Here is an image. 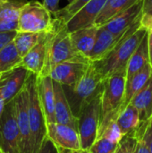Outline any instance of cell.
Masks as SVG:
<instances>
[{"mask_svg": "<svg viewBox=\"0 0 152 153\" xmlns=\"http://www.w3.org/2000/svg\"><path fill=\"white\" fill-rule=\"evenodd\" d=\"M91 0H73L71 3H68L64 8L58 9L53 15L56 18L61 19L63 22H67L77 12H79L84 5H86Z\"/></svg>", "mask_w": 152, "mask_h": 153, "instance_id": "cell-28", "label": "cell"}, {"mask_svg": "<svg viewBox=\"0 0 152 153\" xmlns=\"http://www.w3.org/2000/svg\"><path fill=\"white\" fill-rule=\"evenodd\" d=\"M37 78V74L30 73L25 85L28 92V108L33 153L39 152L47 134V120L39 97Z\"/></svg>", "mask_w": 152, "mask_h": 153, "instance_id": "cell-5", "label": "cell"}, {"mask_svg": "<svg viewBox=\"0 0 152 153\" xmlns=\"http://www.w3.org/2000/svg\"><path fill=\"white\" fill-rule=\"evenodd\" d=\"M67 1H68V3H71V2H72V1H73V0H67Z\"/></svg>", "mask_w": 152, "mask_h": 153, "instance_id": "cell-42", "label": "cell"}, {"mask_svg": "<svg viewBox=\"0 0 152 153\" xmlns=\"http://www.w3.org/2000/svg\"><path fill=\"white\" fill-rule=\"evenodd\" d=\"M0 153H4V152H3V151L1 150V148H0Z\"/></svg>", "mask_w": 152, "mask_h": 153, "instance_id": "cell-43", "label": "cell"}, {"mask_svg": "<svg viewBox=\"0 0 152 153\" xmlns=\"http://www.w3.org/2000/svg\"><path fill=\"white\" fill-rule=\"evenodd\" d=\"M98 30L99 27L93 24L70 33L71 40L75 51L88 60L95 44Z\"/></svg>", "mask_w": 152, "mask_h": 153, "instance_id": "cell-18", "label": "cell"}, {"mask_svg": "<svg viewBox=\"0 0 152 153\" xmlns=\"http://www.w3.org/2000/svg\"><path fill=\"white\" fill-rule=\"evenodd\" d=\"M37 83L39 97L47 120V125L56 123L55 115V91L53 80L49 75L38 76Z\"/></svg>", "mask_w": 152, "mask_h": 153, "instance_id": "cell-17", "label": "cell"}, {"mask_svg": "<svg viewBox=\"0 0 152 153\" xmlns=\"http://www.w3.org/2000/svg\"><path fill=\"white\" fill-rule=\"evenodd\" d=\"M138 138L135 132L123 136L114 153H135Z\"/></svg>", "mask_w": 152, "mask_h": 153, "instance_id": "cell-29", "label": "cell"}, {"mask_svg": "<svg viewBox=\"0 0 152 153\" xmlns=\"http://www.w3.org/2000/svg\"><path fill=\"white\" fill-rule=\"evenodd\" d=\"M127 30L128 29L119 35H115L106 30L104 27H99L94 47L89 56L90 62L94 63L103 59L122 40Z\"/></svg>", "mask_w": 152, "mask_h": 153, "instance_id": "cell-14", "label": "cell"}, {"mask_svg": "<svg viewBox=\"0 0 152 153\" xmlns=\"http://www.w3.org/2000/svg\"><path fill=\"white\" fill-rule=\"evenodd\" d=\"M38 153H58L56 148L55 147L54 143H52V141L47 137L44 139L42 144H41V147Z\"/></svg>", "mask_w": 152, "mask_h": 153, "instance_id": "cell-34", "label": "cell"}, {"mask_svg": "<svg viewBox=\"0 0 152 153\" xmlns=\"http://www.w3.org/2000/svg\"><path fill=\"white\" fill-rule=\"evenodd\" d=\"M90 63L66 61L56 65L50 71L49 76L53 81L63 86L75 85L87 70Z\"/></svg>", "mask_w": 152, "mask_h": 153, "instance_id": "cell-12", "label": "cell"}, {"mask_svg": "<svg viewBox=\"0 0 152 153\" xmlns=\"http://www.w3.org/2000/svg\"><path fill=\"white\" fill-rule=\"evenodd\" d=\"M141 28L147 30V32L152 31V14H142L141 19Z\"/></svg>", "mask_w": 152, "mask_h": 153, "instance_id": "cell-35", "label": "cell"}, {"mask_svg": "<svg viewBox=\"0 0 152 153\" xmlns=\"http://www.w3.org/2000/svg\"><path fill=\"white\" fill-rule=\"evenodd\" d=\"M53 82L55 91L56 122L60 125L69 126L78 131V119L72 111L63 85L55 81H53Z\"/></svg>", "mask_w": 152, "mask_h": 153, "instance_id": "cell-16", "label": "cell"}, {"mask_svg": "<svg viewBox=\"0 0 152 153\" xmlns=\"http://www.w3.org/2000/svg\"><path fill=\"white\" fill-rule=\"evenodd\" d=\"M130 104L140 112L141 121H146L152 117V76L146 85L133 98Z\"/></svg>", "mask_w": 152, "mask_h": 153, "instance_id": "cell-22", "label": "cell"}, {"mask_svg": "<svg viewBox=\"0 0 152 153\" xmlns=\"http://www.w3.org/2000/svg\"><path fill=\"white\" fill-rule=\"evenodd\" d=\"M142 0L139 1L127 10L114 16L102 25L106 30L115 35H119L129 29L142 15Z\"/></svg>", "mask_w": 152, "mask_h": 153, "instance_id": "cell-15", "label": "cell"}, {"mask_svg": "<svg viewBox=\"0 0 152 153\" xmlns=\"http://www.w3.org/2000/svg\"><path fill=\"white\" fill-rule=\"evenodd\" d=\"M123 136L124 135L121 132V129H120L116 120H113L103 130V132L99 134V136L98 138L104 137V138H107L109 141L118 144L119 142L121 141V139L123 138Z\"/></svg>", "mask_w": 152, "mask_h": 153, "instance_id": "cell-31", "label": "cell"}, {"mask_svg": "<svg viewBox=\"0 0 152 153\" xmlns=\"http://www.w3.org/2000/svg\"><path fill=\"white\" fill-rule=\"evenodd\" d=\"M66 61L91 63L75 51L65 22L59 18L55 17L53 28L47 35L46 65L41 75L39 76L48 75L51 69L56 65Z\"/></svg>", "mask_w": 152, "mask_h": 153, "instance_id": "cell-2", "label": "cell"}, {"mask_svg": "<svg viewBox=\"0 0 152 153\" xmlns=\"http://www.w3.org/2000/svg\"><path fill=\"white\" fill-rule=\"evenodd\" d=\"M28 0H0V22H18L21 11Z\"/></svg>", "mask_w": 152, "mask_h": 153, "instance_id": "cell-26", "label": "cell"}, {"mask_svg": "<svg viewBox=\"0 0 152 153\" xmlns=\"http://www.w3.org/2000/svg\"><path fill=\"white\" fill-rule=\"evenodd\" d=\"M116 122L121 129L123 135L134 133L142 123L140 112L134 106L129 104L119 113Z\"/></svg>", "mask_w": 152, "mask_h": 153, "instance_id": "cell-24", "label": "cell"}, {"mask_svg": "<svg viewBox=\"0 0 152 153\" xmlns=\"http://www.w3.org/2000/svg\"><path fill=\"white\" fill-rule=\"evenodd\" d=\"M75 153H90V150H82V149H81V150L77 151Z\"/></svg>", "mask_w": 152, "mask_h": 153, "instance_id": "cell-41", "label": "cell"}, {"mask_svg": "<svg viewBox=\"0 0 152 153\" xmlns=\"http://www.w3.org/2000/svg\"><path fill=\"white\" fill-rule=\"evenodd\" d=\"M13 103L15 108L16 121L20 134V152L33 153L28 108V92L26 86H24V88L13 99Z\"/></svg>", "mask_w": 152, "mask_h": 153, "instance_id": "cell-9", "label": "cell"}, {"mask_svg": "<svg viewBox=\"0 0 152 153\" xmlns=\"http://www.w3.org/2000/svg\"><path fill=\"white\" fill-rule=\"evenodd\" d=\"M148 46H149V55H150V64L152 66V31L148 32Z\"/></svg>", "mask_w": 152, "mask_h": 153, "instance_id": "cell-39", "label": "cell"}, {"mask_svg": "<svg viewBox=\"0 0 152 153\" xmlns=\"http://www.w3.org/2000/svg\"><path fill=\"white\" fill-rule=\"evenodd\" d=\"M19 128L13 100L7 103L0 119V148L4 153H21Z\"/></svg>", "mask_w": 152, "mask_h": 153, "instance_id": "cell-8", "label": "cell"}, {"mask_svg": "<svg viewBox=\"0 0 152 153\" xmlns=\"http://www.w3.org/2000/svg\"><path fill=\"white\" fill-rule=\"evenodd\" d=\"M141 19L142 17L128 29L125 37L111 52L103 59L93 63L104 80L118 70L127 67L133 52L148 33L141 28Z\"/></svg>", "mask_w": 152, "mask_h": 153, "instance_id": "cell-1", "label": "cell"}, {"mask_svg": "<svg viewBox=\"0 0 152 153\" xmlns=\"http://www.w3.org/2000/svg\"><path fill=\"white\" fill-rule=\"evenodd\" d=\"M53 13L39 1H28L18 19V32H48L54 25Z\"/></svg>", "mask_w": 152, "mask_h": 153, "instance_id": "cell-6", "label": "cell"}, {"mask_svg": "<svg viewBox=\"0 0 152 153\" xmlns=\"http://www.w3.org/2000/svg\"><path fill=\"white\" fill-rule=\"evenodd\" d=\"M59 2L60 0H43L42 3L52 13H54L59 9Z\"/></svg>", "mask_w": 152, "mask_h": 153, "instance_id": "cell-36", "label": "cell"}, {"mask_svg": "<svg viewBox=\"0 0 152 153\" xmlns=\"http://www.w3.org/2000/svg\"><path fill=\"white\" fill-rule=\"evenodd\" d=\"M47 137L52 141L58 153H75L81 150L80 136L74 128L57 123L47 124Z\"/></svg>", "mask_w": 152, "mask_h": 153, "instance_id": "cell-10", "label": "cell"}, {"mask_svg": "<svg viewBox=\"0 0 152 153\" xmlns=\"http://www.w3.org/2000/svg\"><path fill=\"white\" fill-rule=\"evenodd\" d=\"M126 79L125 67L118 70L104 80L99 136L111 121L117 119L125 93Z\"/></svg>", "mask_w": 152, "mask_h": 153, "instance_id": "cell-4", "label": "cell"}, {"mask_svg": "<svg viewBox=\"0 0 152 153\" xmlns=\"http://www.w3.org/2000/svg\"><path fill=\"white\" fill-rule=\"evenodd\" d=\"M151 76L152 66L149 63L141 71H139L137 74H135L130 80L126 81L125 93V97H124V100H123V104H122L120 112L124 108H125L126 106H128L130 104L133 98L146 85V83L149 82V80L151 78Z\"/></svg>", "mask_w": 152, "mask_h": 153, "instance_id": "cell-20", "label": "cell"}, {"mask_svg": "<svg viewBox=\"0 0 152 153\" xmlns=\"http://www.w3.org/2000/svg\"><path fill=\"white\" fill-rule=\"evenodd\" d=\"M136 136L141 138L148 146L152 153V117L141 123L139 128L135 131Z\"/></svg>", "mask_w": 152, "mask_h": 153, "instance_id": "cell-30", "label": "cell"}, {"mask_svg": "<svg viewBox=\"0 0 152 153\" xmlns=\"http://www.w3.org/2000/svg\"><path fill=\"white\" fill-rule=\"evenodd\" d=\"M73 115L78 117L82 109L103 91L104 79L93 63L73 86H63Z\"/></svg>", "mask_w": 152, "mask_h": 153, "instance_id": "cell-3", "label": "cell"}, {"mask_svg": "<svg viewBox=\"0 0 152 153\" xmlns=\"http://www.w3.org/2000/svg\"><path fill=\"white\" fill-rule=\"evenodd\" d=\"M141 0H108L94 25L100 27L114 16L127 10Z\"/></svg>", "mask_w": 152, "mask_h": 153, "instance_id": "cell-23", "label": "cell"}, {"mask_svg": "<svg viewBox=\"0 0 152 153\" xmlns=\"http://www.w3.org/2000/svg\"><path fill=\"white\" fill-rule=\"evenodd\" d=\"M18 31L11 32H0V50L3 49L5 46L13 41Z\"/></svg>", "mask_w": 152, "mask_h": 153, "instance_id": "cell-33", "label": "cell"}, {"mask_svg": "<svg viewBox=\"0 0 152 153\" xmlns=\"http://www.w3.org/2000/svg\"><path fill=\"white\" fill-rule=\"evenodd\" d=\"M138 138V137H137ZM135 153H151V151L149 150L148 146L146 145V143L141 139L138 138V143H137V146H136V150Z\"/></svg>", "mask_w": 152, "mask_h": 153, "instance_id": "cell-37", "label": "cell"}, {"mask_svg": "<svg viewBox=\"0 0 152 153\" xmlns=\"http://www.w3.org/2000/svg\"><path fill=\"white\" fill-rule=\"evenodd\" d=\"M0 77H1V74H0Z\"/></svg>", "mask_w": 152, "mask_h": 153, "instance_id": "cell-44", "label": "cell"}, {"mask_svg": "<svg viewBox=\"0 0 152 153\" xmlns=\"http://www.w3.org/2000/svg\"><path fill=\"white\" fill-rule=\"evenodd\" d=\"M117 147V143L109 141L107 138L99 137L90 149V153H114Z\"/></svg>", "mask_w": 152, "mask_h": 153, "instance_id": "cell-32", "label": "cell"}, {"mask_svg": "<svg viewBox=\"0 0 152 153\" xmlns=\"http://www.w3.org/2000/svg\"><path fill=\"white\" fill-rule=\"evenodd\" d=\"M108 0H91L77 12L67 22L66 29L69 33L77 30L93 25L103 10Z\"/></svg>", "mask_w": 152, "mask_h": 153, "instance_id": "cell-13", "label": "cell"}, {"mask_svg": "<svg viewBox=\"0 0 152 153\" xmlns=\"http://www.w3.org/2000/svg\"><path fill=\"white\" fill-rule=\"evenodd\" d=\"M30 72L22 65L1 74L0 96L9 103L24 88Z\"/></svg>", "mask_w": 152, "mask_h": 153, "instance_id": "cell-11", "label": "cell"}, {"mask_svg": "<svg viewBox=\"0 0 152 153\" xmlns=\"http://www.w3.org/2000/svg\"><path fill=\"white\" fill-rule=\"evenodd\" d=\"M101 100L102 92L88 103L77 117L78 133L82 150H90L98 139L101 119Z\"/></svg>", "mask_w": 152, "mask_h": 153, "instance_id": "cell-7", "label": "cell"}, {"mask_svg": "<svg viewBox=\"0 0 152 153\" xmlns=\"http://www.w3.org/2000/svg\"><path fill=\"white\" fill-rule=\"evenodd\" d=\"M22 60L14 44L11 42L0 50V74L21 65Z\"/></svg>", "mask_w": 152, "mask_h": 153, "instance_id": "cell-27", "label": "cell"}, {"mask_svg": "<svg viewBox=\"0 0 152 153\" xmlns=\"http://www.w3.org/2000/svg\"><path fill=\"white\" fill-rule=\"evenodd\" d=\"M47 59V36L37 44L25 56L22 57V65L30 73L41 75Z\"/></svg>", "mask_w": 152, "mask_h": 153, "instance_id": "cell-19", "label": "cell"}, {"mask_svg": "<svg viewBox=\"0 0 152 153\" xmlns=\"http://www.w3.org/2000/svg\"><path fill=\"white\" fill-rule=\"evenodd\" d=\"M6 103L4 101V100L0 96V119L2 117V115L4 113V107H5Z\"/></svg>", "mask_w": 152, "mask_h": 153, "instance_id": "cell-40", "label": "cell"}, {"mask_svg": "<svg viewBox=\"0 0 152 153\" xmlns=\"http://www.w3.org/2000/svg\"><path fill=\"white\" fill-rule=\"evenodd\" d=\"M142 14H152V0H142Z\"/></svg>", "mask_w": 152, "mask_h": 153, "instance_id": "cell-38", "label": "cell"}, {"mask_svg": "<svg viewBox=\"0 0 152 153\" xmlns=\"http://www.w3.org/2000/svg\"><path fill=\"white\" fill-rule=\"evenodd\" d=\"M150 63L148 33L143 38L136 50L131 56L126 67V81L130 80L135 74L141 71L147 64Z\"/></svg>", "mask_w": 152, "mask_h": 153, "instance_id": "cell-21", "label": "cell"}, {"mask_svg": "<svg viewBox=\"0 0 152 153\" xmlns=\"http://www.w3.org/2000/svg\"><path fill=\"white\" fill-rule=\"evenodd\" d=\"M47 32H17L13 43L22 58L47 36Z\"/></svg>", "mask_w": 152, "mask_h": 153, "instance_id": "cell-25", "label": "cell"}]
</instances>
